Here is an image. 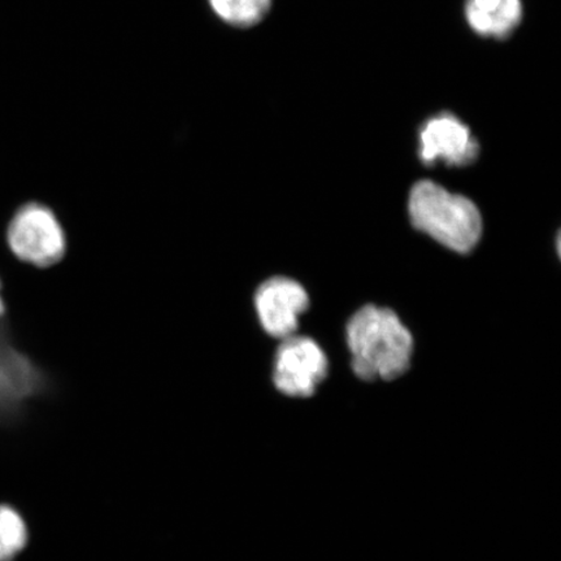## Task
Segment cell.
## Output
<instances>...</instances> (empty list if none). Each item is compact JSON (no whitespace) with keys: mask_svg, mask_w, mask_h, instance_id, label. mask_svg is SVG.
Masks as SVG:
<instances>
[{"mask_svg":"<svg viewBox=\"0 0 561 561\" xmlns=\"http://www.w3.org/2000/svg\"><path fill=\"white\" fill-rule=\"evenodd\" d=\"M466 19L481 37L506 39L523 20L522 0H467Z\"/></svg>","mask_w":561,"mask_h":561,"instance_id":"7","label":"cell"},{"mask_svg":"<svg viewBox=\"0 0 561 561\" xmlns=\"http://www.w3.org/2000/svg\"><path fill=\"white\" fill-rule=\"evenodd\" d=\"M5 313V304H4V299L2 297V279H0V319L3 318Z\"/></svg>","mask_w":561,"mask_h":561,"instance_id":"10","label":"cell"},{"mask_svg":"<svg viewBox=\"0 0 561 561\" xmlns=\"http://www.w3.org/2000/svg\"><path fill=\"white\" fill-rule=\"evenodd\" d=\"M30 542L23 515L9 504H0V561H15Z\"/></svg>","mask_w":561,"mask_h":561,"instance_id":"9","label":"cell"},{"mask_svg":"<svg viewBox=\"0 0 561 561\" xmlns=\"http://www.w3.org/2000/svg\"><path fill=\"white\" fill-rule=\"evenodd\" d=\"M324 351L307 336L291 335L277 348L273 382L287 397L307 398L314 394L328 375Z\"/></svg>","mask_w":561,"mask_h":561,"instance_id":"4","label":"cell"},{"mask_svg":"<svg viewBox=\"0 0 561 561\" xmlns=\"http://www.w3.org/2000/svg\"><path fill=\"white\" fill-rule=\"evenodd\" d=\"M215 15L236 27H251L268 15L272 0H208Z\"/></svg>","mask_w":561,"mask_h":561,"instance_id":"8","label":"cell"},{"mask_svg":"<svg viewBox=\"0 0 561 561\" xmlns=\"http://www.w3.org/2000/svg\"><path fill=\"white\" fill-rule=\"evenodd\" d=\"M254 304L265 333L285 340L296 335L299 318L310 307V297L296 279L279 276L259 286Z\"/></svg>","mask_w":561,"mask_h":561,"instance_id":"6","label":"cell"},{"mask_svg":"<svg viewBox=\"0 0 561 561\" xmlns=\"http://www.w3.org/2000/svg\"><path fill=\"white\" fill-rule=\"evenodd\" d=\"M346 339L351 366L363 381H392L410 369L412 335L389 308L362 307L347 322Z\"/></svg>","mask_w":561,"mask_h":561,"instance_id":"1","label":"cell"},{"mask_svg":"<svg viewBox=\"0 0 561 561\" xmlns=\"http://www.w3.org/2000/svg\"><path fill=\"white\" fill-rule=\"evenodd\" d=\"M5 241L20 262L48 268L66 254L67 240L58 217L41 203L21 206L9 222Z\"/></svg>","mask_w":561,"mask_h":561,"instance_id":"3","label":"cell"},{"mask_svg":"<svg viewBox=\"0 0 561 561\" xmlns=\"http://www.w3.org/2000/svg\"><path fill=\"white\" fill-rule=\"evenodd\" d=\"M480 156L479 140L450 112L434 115L419 130V158L424 165L468 167Z\"/></svg>","mask_w":561,"mask_h":561,"instance_id":"5","label":"cell"},{"mask_svg":"<svg viewBox=\"0 0 561 561\" xmlns=\"http://www.w3.org/2000/svg\"><path fill=\"white\" fill-rule=\"evenodd\" d=\"M409 213L413 228L458 254H469L481 240L480 209L471 199L451 194L436 182L423 180L412 187Z\"/></svg>","mask_w":561,"mask_h":561,"instance_id":"2","label":"cell"}]
</instances>
